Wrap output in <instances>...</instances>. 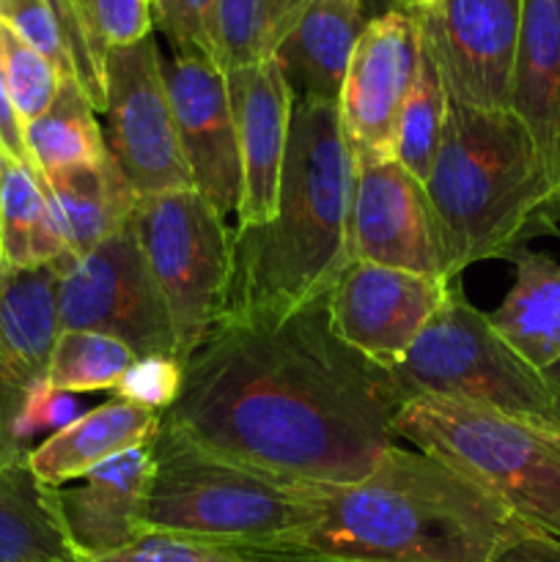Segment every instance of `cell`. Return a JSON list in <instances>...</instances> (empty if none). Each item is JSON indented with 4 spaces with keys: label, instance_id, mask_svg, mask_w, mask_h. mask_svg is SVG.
<instances>
[{
    "label": "cell",
    "instance_id": "ab89813d",
    "mask_svg": "<svg viewBox=\"0 0 560 562\" xmlns=\"http://www.w3.org/2000/svg\"><path fill=\"white\" fill-rule=\"evenodd\" d=\"M428 3H434V0H401L404 9H421V5H428Z\"/></svg>",
    "mask_w": 560,
    "mask_h": 562
},
{
    "label": "cell",
    "instance_id": "484cf974",
    "mask_svg": "<svg viewBox=\"0 0 560 562\" xmlns=\"http://www.w3.org/2000/svg\"><path fill=\"white\" fill-rule=\"evenodd\" d=\"M25 146L31 168L42 176L108 159L97 110L77 77H66L47 113L25 126Z\"/></svg>",
    "mask_w": 560,
    "mask_h": 562
},
{
    "label": "cell",
    "instance_id": "ffe728a7",
    "mask_svg": "<svg viewBox=\"0 0 560 562\" xmlns=\"http://www.w3.org/2000/svg\"><path fill=\"white\" fill-rule=\"evenodd\" d=\"M366 25V0H307L272 55L294 99L338 102Z\"/></svg>",
    "mask_w": 560,
    "mask_h": 562
},
{
    "label": "cell",
    "instance_id": "30bf717a",
    "mask_svg": "<svg viewBox=\"0 0 560 562\" xmlns=\"http://www.w3.org/2000/svg\"><path fill=\"white\" fill-rule=\"evenodd\" d=\"M102 135L137 198L195 190L165 91L154 36L104 53Z\"/></svg>",
    "mask_w": 560,
    "mask_h": 562
},
{
    "label": "cell",
    "instance_id": "ac0fdd59",
    "mask_svg": "<svg viewBox=\"0 0 560 562\" xmlns=\"http://www.w3.org/2000/svg\"><path fill=\"white\" fill-rule=\"evenodd\" d=\"M148 470L152 442L91 470L80 486H49L55 519L77 560L113 554L146 536L137 516Z\"/></svg>",
    "mask_w": 560,
    "mask_h": 562
},
{
    "label": "cell",
    "instance_id": "ba28073f",
    "mask_svg": "<svg viewBox=\"0 0 560 562\" xmlns=\"http://www.w3.org/2000/svg\"><path fill=\"white\" fill-rule=\"evenodd\" d=\"M132 231L168 313L176 360L184 362L220 322L234 231L195 190L137 198Z\"/></svg>",
    "mask_w": 560,
    "mask_h": 562
},
{
    "label": "cell",
    "instance_id": "5bb4252c",
    "mask_svg": "<svg viewBox=\"0 0 560 562\" xmlns=\"http://www.w3.org/2000/svg\"><path fill=\"white\" fill-rule=\"evenodd\" d=\"M181 154L198 195L223 220L236 217L242 162L225 71L203 53H159Z\"/></svg>",
    "mask_w": 560,
    "mask_h": 562
},
{
    "label": "cell",
    "instance_id": "d4e9b609",
    "mask_svg": "<svg viewBox=\"0 0 560 562\" xmlns=\"http://www.w3.org/2000/svg\"><path fill=\"white\" fill-rule=\"evenodd\" d=\"M44 486L25 459H0V562H75Z\"/></svg>",
    "mask_w": 560,
    "mask_h": 562
},
{
    "label": "cell",
    "instance_id": "1f68e13d",
    "mask_svg": "<svg viewBox=\"0 0 560 562\" xmlns=\"http://www.w3.org/2000/svg\"><path fill=\"white\" fill-rule=\"evenodd\" d=\"M77 562H258L250 552L217 543L195 541V538L163 536V532H146L130 547L119 549L102 558L77 560Z\"/></svg>",
    "mask_w": 560,
    "mask_h": 562
},
{
    "label": "cell",
    "instance_id": "836d02e7",
    "mask_svg": "<svg viewBox=\"0 0 560 562\" xmlns=\"http://www.w3.org/2000/svg\"><path fill=\"white\" fill-rule=\"evenodd\" d=\"M82 11L104 53L154 36L152 0H82Z\"/></svg>",
    "mask_w": 560,
    "mask_h": 562
},
{
    "label": "cell",
    "instance_id": "8fae6325",
    "mask_svg": "<svg viewBox=\"0 0 560 562\" xmlns=\"http://www.w3.org/2000/svg\"><path fill=\"white\" fill-rule=\"evenodd\" d=\"M410 11L450 102L508 110L522 0H434Z\"/></svg>",
    "mask_w": 560,
    "mask_h": 562
},
{
    "label": "cell",
    "instance_id": "7a4b0ae2",
    "mask_svg": "<svg viewBox=\"0 0 560 562\" xmlns=\"http://www.w3.org/2000/svg\"><path fill=\"white\" fill-rule=\"evenodd\" d=\"M318 519L285 552L360 562H497L538 532L475 481L401 445L362 481L318 486Z\"/></svg>",
    "mask_w": 560,
    "mask_h": 562
},
{
    "label": "cell",
    "instance_id": "9a60e30c",
    "mask_svg": "<svg viewBox=\"0 0 560 562\" xmlns=\"http://www.w3.org/2000/svg\"><path fill=\"white\" fill-rule=\"evenodd\" d=\"M64 263L14 269L0 280V459H25L22 415L47 384L49 355L60 333L58 278Z\"/></svg>",
    "mask_w": 560,
    "mask_h": 562
},
{
    "label": "cell",
    "instance_id": "7c38bea8",
    "mask_svg": "<svg viewBox=\"0 0 560 562\" xmlns=\"http://www.w3.org/2000/svg\"><path fill=\"white\" fill-rule=\"evenodd\" d=\"M421 31L410 9L395 5L368 20L338 99L340 130L355 168L395 159L401 113L421 69Z\"/></svg>",
    "mask_w": 560,
    "mask_h": 562
},
{
    "label": "cell",
    "instance_id": "4fadbf2b",
    "mask_svg": "<svg viewBox=\"0 0 560 562\" xmlns=\"http://www.w3.org/2000/svg\"><path fill=\"white\" fill-rule=\"evenodd\" d=\"M453 280L349 261L327 294L333 333L377 366L390 368L410 351Z\"/></svg>",
    "mask_w": 560,
    "mask_h": 562
},
{
    "label": "cell",
    "instance_id": "83f0119b",
    "mask_svg": "<svg viewBox=\"0 0 560 562\" xmlns=\"http://www.w3.org/2000/svg\"><path fill=\"white\" fill-rule=\"evenodd\" d=\"M137 355L110 335L88 329H60L47 368L53 393H104L119 390Z\"/></svg>",
    "mask_w": 560,
    "mask_h": 562
},
{
    "label": "cell",
    "instance_id": "277c9868",
    "mask_svg": "<svg viewBox=\"0 0 560 562\" xmlns=\"http://www.w3.org/2000/svg\"><path fill=\"white\" fill-rule=\"evenodd\" d=\"M423 195L445 280L511 258L560 223L558 187L514 110L450 102Z\"/></svg>",
    "mask_w": 560,
    "mask_h": 562
},
{
    "label": "cell",
    "instance_id": "8992f818",
    "mask_svg": "<svg viewBox=\"0 0 560 562\" xmlns=\"http://www.w3.org/2000/svg\"><path fill=\"white\" fill-rule=\"evenodd\" d=\"M399 439L503 499L538 532L560 536V434L492 409L415 395L393 420Z\"/></svg>",
    "mask_w": 560,
    "mask_h": 562
},
{
    "label": "cell",
    "instance_id": "e0dca14e",
    "mask_svg": "<svg viewBox=\"0 0 560 562\" xmlns=\"http://www.w3.org/2000/svg\"><path fill=\"white\" fill-rule=\"evenodd\" d=\"M242 162L236 228L269 223L289 148L294 93L275 58L225 71Z\"/></svg>",
    "mask_w": 560,
    "mask_h": 562
},
{
    "label": "cell",
    "instance_id": "74e56055",
    "mask_svg": "<svg viewBox=\"0 0 560 562\" xmlns=\"http://www.w3.org/2000/svg\"><path fill=\"white\" fill-rule=\"evenodd\" d=\"M544 373H547V379L555 384V387H558V393H560V360L555 362L552 368H547V371H544Z\"/></svg>",
    "mask_w": 560,
    "mask_h": 562
},
{
    "label": "cell",
    "instance_id": "6da1fadb",
    "mask_svg": "<svg viewBox=\"0 0 560 562\" xmlns=\"http://www.w3.org/2000/svg\"><path fill=\"white\" fill-rule=\"evenodd\" d=\"M388 368L333 333L327 300L285 316L225 318L181 362L159 412L201 448L311 486H346L399 445Z\"/></svg>",
    "mask_w": 560,
    "mask_h": 562
},
{
    "label": "cell",
    "instance_id": "7402d4cb",
    "mask_svg": "<svg viewBox=\"0 0 560 562\" xmlns=\"http://www.w3.org/2000/svg\"><path fill=\"white\" fill-rule=\"evenodd\" d=\"M42 181L71 258L88 256L124 228L135 212V190L110 154L102 162L55 170L42 176Z\"/></svg>",
    "mask_w": 560,
    "mask_h": 562
},
{
    "label": "cell",
    "instance_id": "3957f363",
    "mask_svg": "<svg viewBox=\"0 0 560 562\" xmlns=\"http://www.w3.org/2000/svg\"><path fill=\"white\" fill-rule=\"evenodd\" d=\"M351 181L338 102L294 99L278 203L269 223L234 228L220 322L285 316L327 300L351 261Z\"/></svg>",
    "mask_w": 560,
    "mask_h": 562
},
{
    "label": "cell",
    "instance_id": "e575fe53",
    "mask_svg": "<svg viewBox=\"0 0 560 562\" xmlns=\"http://www.w3.org/2000/svg\"><path fill=\"white\" fill-rule=\"evenodd\" d=\"M179 382L181 366L176 360H137L115 395L165 412L179 393Z\"/></svg>",
    "mask_w": 560,
    "mask_h": 562
},
{
    "label": "cell",
    "instance_id": "60d3db41",
    "mask_svg": "<svg viewBox=\"0 0 560 562\" xmlns=\"http://www.w3.org/2000/svg\"><path fill=\"white\" fill-rule=\"evenodd\" d=\"M75 562H77V560H75Z\"/></svg>",
    "mask_w": 560,
    "mask_h": 562
},
{
    "label": "cell",
    "instance_id": "cb8c5ba5",
    "mask_svg": "<svg viewBox=\"0 0 560 562\" xmlns=\"http://www.w3.org/2000/svg\"><path fill=\"white\" fill-rule=\"evenodd\" d=\"M0 256L3 272L75 261L60 234L42 173L11 159H5L0 184Z\"/></svg>",
    "mask_w": 560,
    "mask_h": 562
},
{
    "label": "cell",
    "instance_id": "f546056e",
    "mask_svg": "<svg viewBox=\"0 0 560 562\" xmlns=\"http://www.w3.org/2000/svg\"><path fill=\"white\" fill-rule=\"evenodd\" d=\"M0 66H3L11 108H14L22 132H25L27 124L47 113L53 99L58 97L64 77L3 20H0Z\"/></svg>",
    "mask_w": 560,
    "mask_h": 562
},
{
    "label": "cell",
    "instance_id": "4316f807",
    "mask_svg": "<svg viewBox=\"0 0 560 562\" xmlns=\"http://www.w3.org/2000/svg\"><path fill=\"white\" fill-rule=\"evenodd\" d=\"M307 0H217L214 60L223 71L261 64L275 55Z\"/></svg>",
    "mask_w": 560,
    "mask_h": 562
},
{
    "label": "cell",
    "instance_id": "8d00e7d4",
    "mask_svg": "<svg viewBox=\"0 0 560 562\" xmlns=\"http://www.w3.org/2000/svg\"><path fill=\"white\" fill-rule=\"evenodd\" d=\"M258 562H360V560H335V558H316V554L300 552H250Z\"/></svg>",
    "mask_w": 560,
    "mask_h": 562
},
{
    "label": "cell",
    "instance_id": "52a82bcc",
    "mask_svg": "<svg viewBox=\"0 0 560 562\" xmlns=\"http://www.w3.org/2000/svg\"><path fill=\"white\" fill-rule=\"evenodd\" d=\"M388 371L404 401L439 395L560 434L558 387L500 338L459 285Z\"/></svg>",
    "mask_w": 560,
    "mask_h": 562
},
{
    "label": "cell",
    "instance_id": "44dd1931",
    "mask_svg": "<svg viewBox=\"0 0 560 562\" xmlns=\"http://www.w3.org/2000/svg\"><path fill=\"white\" fill-rule=\"evenodd\" d=\"M159 428V412L115 395L108 404L55 428L31 448L27 467L44 486H66L126 450L143 448Z\"/></svg>",
    "mask_w": 560,
    "mask_h": 562
},
{
    "label": "cell",
    "instance_id": "9c48e42d",
    "mask_svg": "<svg viewBox=\"0 0 560 562\" xmlns=\"http://www.w3.org/2000/svg\"><path fill=\"white\" fill-rule=\"evenodd\" d=\"M58 318L60 329H88L121 340L137 360H176L173 329L143 261L132 220L88 256L64 263Z\"/></svg>",
    "mask_w": 560,
    "mask_h": 562
},
{
    "label": "cell",
    "instance_id": "f1b7e54d",
    "mask_svg": "<svg viewBox=\"0 0 560 562\" xmlns=\"http://www.w3.org/2000/svg\"><path fill=\"white\" fill-rule=\"evenodd\" d=\"M448 104L450 97L445 91L443 77H439L437 66H434V60L423 49L421 69H417L415 86H412L404 113H401L399 137H395V159L421 184H426L428 173L434 168V159L439 154L445 119H448Z\"/></svg>",
    "mask_w": 560,
    "mask_h": 562
},
{
    "label": "cell",
    "instance_id": "d6a6232c",
    "mask_svg": "<svg viewBox=\"0 0 560 562\" xmlns=\"http://www.w3.org/2000/svg\"><path fill=\"white\" fill-rule=\"evenodd\" d=\"M0 20L14 27L31 47H36L60 71L64 80L77 77L69 47L60 36L58 20L47 0H0Z\"/></svg>",
    "mask_w": 560,
    "mask_h": 562
},
{
    "label": "cell",
    "instance_id": "f35d334b",
    "mask_svg": "<svg viewBox=\"0 0 560 562\" xmlns=\"http://www.w3.org/2000/svg\"><path fill=\"white\" fill-rule=\"evenodd\" d=\"M3 170H5V154L0 151V184H3ZM0 280H3V256H0Z\"/></svg>",
    "mask_w": 560,
    "mask_h": 562
},
{
    "label": "cell",
    "instance_id": "d6986e66",
    "mask_svg": "<svg viewBox=\"0 0 560 562\" xmlns=\"http://www.w3.org/2000/svg\"><path fill=\"white\" fill-rule=\"evenodd\" d=\"M560 198V0H522L511 104Z\"/></svg>",
    "mask_w": 560,
    "mask_h": 562
},
{
    "label": "cell",
    "instance_id": "d590c367",
    "mask_svg": "<svg viewBox=\"0 0 560 562\" xmlns=\"http://www.w3.org/2000/svg\"><path fill=\"white\" fill-rule=\"evenodd\" d=\"M497 562H560V536L533 532L525 541L516 543Z\"/></svg>",
    "mask_w": 560,
    "mask_h": 562
},
{
    "label": "cell",
    "instance_id": "4dcf8cb0",
    "mask_svg": "<svg viewBox=\"0 0 560 562\" xmlns=\"http://www.w3.org/2000/svg\"><path fill=\"white\" fill-rule=\"evenodd\" d=\"M214 5L217 0H152L154 27L173 53H203L214 60Z\"/></svg>",
    "mask_w": 560,
    "mask_h": 562
},
{
    "label": "cell",
    "instance_id": "2e32d148",
    "mask_svg": "<svg viewBox=\"0 0 560 562\" xmlns=\"http://www.w3.org/2000/svg\"><path fill=\"white\" fill-rule=\"evenodd\" d=\"M349 252L351 261L443 278L423 184L399 159L355 168Z\"/></svg>",
    "mask_w": 560,
    "mask_h": 562
},
{
    "label": "cell",
    "instance_id": "603a6c76",
    "mask_svg": "<svg viewBox=\"0 0 560 562\" xmlns=\"http://www.w3.org/2000/svg\"><path fill=\"white\" fill-rule=\"evenodd\" d=\"M508 261L516 269L514 285L486 316L511 349L547 371L560 360V263L530 247H519Z\"/></svg>",
    "mask_w": 560,
    "mask_h": 562
},
{
    "label": "cell",
    "instance_id": "5b68a950",
    "mask_svg": "<svg viewBox=\"0 0 560 562\" xmlns=\"http://www.w3.org/2000/svg\"><path fill=\"white\" fill-rule=\"evenodd\" d=\"M318 486L223 459L159 417L137 516L143 532L242 552H285L318 519Z\"/></svg>",
    "mask_w": 560,
    "mask_h": 562
}]
</instances>
